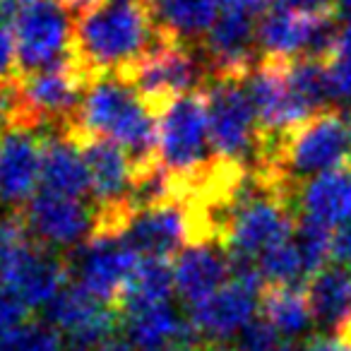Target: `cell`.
<instances>
[{
  "instance_id": "cell-35",
  "label": "cell",
  "mask_w": 351,
  "mask_h": 351,
  "mask_svg": "<svg viewBox=\"0 0 351 351\" xmlns=\"http://www.w3.org/2000/svg\"><path fill=\"white\" fill-rule=\"evenodd\" d=\"M335 12L341 22L351 25V0H335Z\"/></svg>"
},
{
  "instance_id": "cell-22",
  "label": "cell",
  "mask_w": 351,
  "mask_h": 351,
  "mask_svg": "<svg viewBox=\"0 0 351 351\" xmlns=\"http://www.w3.org/2000/svg\"><path fill=\"white\" fill-rule=\"evenodd\" d=\"M263 317L282 337H296L313 322L306 289L267 287L263 293Z\"/></svg>"
},
{
  "instance_id": "cell-28",
  "label": "cell",
  "mask_w": 351,
  "mask_h": 351,
  "mask_svg": "<svg viewBox=\"0 0 351 351\" xmlns=\"http://www.w3.org/2000/svg\"><path fill=\"white\" fill-rule=\"evenodd\" d=\"M20 80V63H17V46L12 27L0 15V84H12Z\"/></svg>"
},
{
  "instance_id": "cell-34",
  "label": "cell",
  "mask_w": 351,
  "mask_h": 351,
  "mask_svg": "<svg viewBox=\"0 0 351 351\" xmlns=\"http://www.w3.org/2000/svg\"><path fill=\"white\" fill-rule=\"evenodd\" d=\"M94 351H132V341L125 339V337H108L106 341H101V344L94 346Z\"/></svg>"
},
{
  "instance_id": "cell-33",
  "label": "cell",
  "mask_w": 351,
  "mask_h": 351,
  "mask_svg": "<svg viewBox=\"0 0 351 351\" xmlns=\"http://www.w3.org/2000/svg\"><path fill=\"white\" fill-rule=\"evenodd\" d=\"M306 351H351V341L339 335H315L306 341Z\"/></svg>"
},
{
  "instance_id": "cell-14",
  "label": "cell",
  "mask_w": 351,
  "mask_h": 351,
  "mask_svg": "<svg viewBox=\"0 0 351 351\" xmlns=\"http://www.w3.org/2000/svg\"><path fill=\"white\" fill-rule=\"evenodd\" d=\"M82 149L92 178L94 210H135L132 207V186H135V161L121 145L104 137L73 140Z\"/></svg>"
},
{
  "instance_id": "cell-6",
  "label": "cell",
  "mask_w": 351,
  "mask_h": 351,
  "mask_svg": "<svg viewBox=\"0 0 351 351\" xmlns=\"http://www.w3.org/2000/svg\"><path fill=\"white\" fill-rule=\"evenodd\" d=\"M231 258V277L219 291L191 306V322L205 339L224 341L226 337L243 332L255 320V311L263 298L265 279L258 260Z\"/></svg>"
},
{
  "instance_id": "cell-1",
  "label": "cell",
  "mask_w": 351,
  "mask_h": 351,
  "mask_svg": "<svg viewBox=\"0 0 351 351\" xmlns=\"http://www.w3.org/2000/svg\"><path fill=\"white\" fill-rule=\"evenodd\" d=\"M164 41L149 0H101L75 15L73 60L92 82L125 75Z\"/></svg>"
},
{
  "instance_id": "cell-19",
  "label": "cell",
  "mask_w": 351,
  "mask_h": 351,
  "mask_svg": "<svg viewBox=\"0 0 351 351\" xmlns=\"http://www.w3.org/2000/svg\"><path fill=\"white\" fill-rule=\"evenodd\" d=\"M156 27L166 39L200 46L217 22V0H149Z\"/></svg>"
},
{
  "instance_id": "cell-8",
  "label": "cell",
  "mask_w": 351,
  "mask_h": 351,
  "mask_svg": "<svg viewBox=\"0 0 351 351\" xmlns=\"http://www.w3.org/2000/svg\"><path fill=\"white\" fill-rule=\"evenodd\" d=\"M70 263L80 277V287L106 306L121 308L140 260L123 236H92L80 245L77 255H70Z\"/></svg>"
},
{
  "instance_id": "cell-10",
  "label": "cell",
  "mask_w": 351,
  "mask_h": 351,
  "mask_svg": "<svg viewBox=\"0 0 351 351\" xmlns=\"http://www.w3.org/2000/svg\"><path fill=\"white\" fill-rule=\"evenodd\" d=\"M20 210L25 212L34 239L46 248L65 250L92 239L94 205L87 207L82 200L41 191Z\"/></svg>"
},
{
  "instance_id": "cell-25",
  "label": "cell",
  "mask_w": 351,
  "mask_h": 351,
  "mask_svg": "<svg viewBox=\"0 0 351 351\" xmlns=\"http://www.w3.org/2000/svg\"><path fill=\"white\" fill-rule=\"evenodd\" d=\"M327 80H330L332 99L351 101V25H346L339 34L332 56L325 60Z\"/></svg>"
},
{
  "instance_id": "cell-7",
  "label": "cell",
  "mask_w": 351,
  "mask_h": 351,
  "mask_svg": "<svg viewBox=\"0 0 351 351\" xmlns=\"http://www.w3.org/2000/svg\"><path fill=\"white\" fill-rule=\"evenodd\" d=\"M159 159L176 176H193L215 161L205 92L181 97L159 116Z\"/></svg>"
},
{
  "instance_id": "cell-17",
  "label": "cell",
  "mask_w": 351,
  "mask_h": 351,
  "mask_svg": "<svg viewBox=\"0 0 351 351\" xmlns=\"http://www.w3.org/2000/svg\"><path fill=\"white\" fill-rule=\"evenodd\" d=\"M231 277V258L219 243H195L178 253L173 265L176 291L191 306L219 291Z\"/></svg>"
},
{
  "instance_id": "cell-23",
  "label": "cell",
  "mask_w": 351,
  "mask_h": 351,
  "mask_svg": "<svg viewBox=\"0 0 351 351\" xmlns=\"http://www.w3.org/2000/svg\"><path fill=\"white\" fill-rule=\"evenodd\" d=\"M258 267L267 287L301 289L303 282L308 284L306 265H303V258H301V253H298V245L293 243V239L284 241V243L274 245V248L267 250L265 255H260Z\"/></svg>"
},
{
  "instance_id": "cell-29",
  "label": "cell",
  "mask_w": 351,
  "mask_h": 351,
  "mask_svg": "<svg viewBox=\"0 0 351 351\" xmlns=\"http://www.w3.org/2000/svg\"><path fill=\"white\" fill-rule=\"evenodd\" d=\"M20 351H60V335L53 325L32 322L20 335Z\"/></svg>"
},
{
  "instance_id": "cell-24",
  "label": "cell",
  "mask_w": 351,
  "mask_h": 351,
  "mask_svg": "<svg viewBox=\"0 0 351 351\" xmlns=\"http://www.w3.org/2000/svg\"><path fill=\"white\" fill-rule=\"evenodd\" d=\"M332 229L315 224L311 219L298 217L296 231H293V243L298 245V253L306 265L308 279L315 277L320 269H325L332 260Z\"/></svg>"
},
{
  "instance_id": "cell-39",
  "label": "cell",
  "mask_w": 351,
  "mask_h": 351,
  "mask_svg": "<svg viewBox=\"0 0 351 351\" xmlns=\"http://www.w3.org/2000/svg\"><path fill=\"white\" fill-rule=\"evenodd\" d=\"M70 351H84L82 346H75V349H70Z\"/></svg>"
},
{
  "instance_id": "cell-15",
  "label": "cell",
  "mask_w": 351,
  "mask_h": 351,
  "mask_svg": "<svg viewBox=\"0 0 351 351\" xmlns=\"http://www.w3.org/2000/svg\"><path fill=\"white\" fill-rule=\"evenodd\" d=\"M49 132L10 128L0 135V200L17 210L36 195Z\"/></svg>"
},
{
  "instance_id": "cell-30",
  "label": "cell",
  "mask_w": 351,
  "mask_h": 351,
  "mask_svg": "<svg viewBox=\"0 0 351 351\" xmlns=\"http://www.w3.org/2000/svg\"><path fill=\"white\" fill-rule=\"evenodd\" d=\"M332 260L335 265L351 269V224L339 226L332 236Z\"/></svg>"
},
{
  "instance_id": "cell-36",
  "label": "cell",
  "mask_w": 351,
  "mask_h": 351,
  "mask_svg": "<svg viewBox=\"0 0 351 351\" xmlns=\"http://www.w3.org/2000/svg\"><path fill=\"white\" fill-rule=\"evenodd\" d=\"M70 8H73V12L75 15H80V12H84V10H89V8H94L97 3H101V0H65Z\"/></svg>"
},
{
  "instance_id": "cell-5",
  "label": "cell",
  "mask_w": 351,
  "mask_h": 351,
  "mask_svg": "<svg viewBox=\"0 0 351 351\" xmlns=\"http://www.w3.org/2000/svg\"><path fill=\"white\" fill-rule=\"evenodd\" d=\"M73 15L65 0H17L10 27L20 75L56 68L73 56Z\"/></svg>"
},
{
  "instance_id": "cell-37",
  "label": "cell",
  "mask_w": 351,
  "mask_h": 351,
  "mask_svg": "<svg viewBox=\"0 0 351 351\" xmlns=\"http://www.w3.org/2000/svg\"><path fill=\"white\" fill-rule=\"evenodd\" d=\"M277 351H306V349H301V346H296V344H282Z\"/></svg>"
},
{
  "instance_id": "cell-16",
  "label": "cell",
  "mask_w": 351,
  "mask_h": 351,
  "mask_svg": "<svg viewBox=\"0 0 351 351\" xmlns=\"http://www.w3.org/2000/svg\"><path fill=\"white\" fill-rule=\"evenodd\" d=\"M296 215L327 229L351 224V159L296 188Z\"/></svg>"
},
{
  "instance_id": "cell-26",
  "label": "cell",
  "mask_w": 351,
  "mask_h": 351,
  "mask_svg": "<svg viewBox=\"0 0 351 351\" xmlns=\"http://www.w3.org/2000/svg\"><path fill=\"white\" fill-rule=\"evenodd\" d=\"M32 325V308L20 293L0 287V337Z\"/></svg>"
},
{
  "instance_id": "cell-32",
  "label": "cell",
  "mask_w": 351,
  "mask_h": 351,
  "mask_svg": "<svg viewBox=\"0 0 351 351\" xmlns=\"http://www.w3.org/2000/svg\"><path fill=\"white\" fill-rule=\"evenodd\" d=\"M274 10H301V12H320L335 8V0H267Z\"/></svg>"
},
{
  "instance_id": "cell-18",
  "label": "cell",
  "mask_w": 351,
  "mask_h": 351,
  "mask_svg": "<svg viewBox=\"0 0 351 351\" xmlns=\"http://www.w3.org/2000/svg\"><path fill=\"white\" fill-rule=\"evenodd\" d=\"M41 183L44 191L65 197H80L92 193V178L84 154L68 135L49 132L44 142V159H41Z\"/></svg>"
},
{
  "instance_id": "cell-3",
  "label": "cell",
  "mask_w": 351,
  "mask_h": 351,
  "mask_svg": "<svg viewBox=\"0 0 351 351\" xmlns=\"http://www.w3.org/2000/svg\"><path fill=\"white\" fill-rule=\"evenodd\" d=\"M202 92L207 97L215 156L253 169L260 149V125L245 77H210Z\"/></svg>"
},
{
  "instance_id": "cell-2",
  "label": "cell",
  "mask_w": 351,
  "mask_h": 351,
  "mask_svg": "<svg viewBox=\"0 0 351 351\" xmlns=\"http://www.w3.org/2000/svg\"><path fill=\"white\" fill-rule=\"evenodd\" d=\"M159 116L128 80L101 75L92 80L75 118L63 128L70 140L104 137L121 145L135 161V173L159 161Z\"/></svg>"
},
{
  "instance_id": "cell-20",
  "label": "cell",
  "mask_w": 351,
  "mask_h": 351,
  "mask_svg": "<svg viewBox=\"0 0 351 351\" xmlns=\"http://www.w3.org/2000/svg\"><path fill=\"white\" fill-rule=\"evenodd\" d=\"M306 293L313 320L320 325L337 330L351 317V274L341 265L330 263L308 279Z\"/></svg>"
},
{
  "instance_id": "cell-12",
  "label": "cell",
  "mask_w": 351,
  "mask_h": 351,
  "mask_svg": "<svg viewBox=\"0 0 351 351\" xmlns=\"http://www.w3.org/2000/svg\"><path fill=\"white\" fill-rule=\"evenodd\" d=\"M210 77H248L258 63L255 15L224 10L200 44Z\"/></svg>"
},
{
  "instance_id": "cell-38",
  "label": "cell",
  "mask_w": 351,
  "mask_h": 351,
  "mask_svg": "<svg viewBox=\"0 0 351 351\" xmlns=\"http://www.w3.org/2000/svg\"><path fill=\"white\" fill-rule=\"evenodd\" d=\"M152 351H178V349H173V346H166V349H152Z\"/></svg>"
},
{
  "instance_id": "cell-11",
  "label": "cell",
  "mask_w": 351,
  "mask_h": 351,
  "mask_svg": "<svg viewBox=\"0 0 351 351\" xmlns=\"http://www.w3.org/2000/svg\"><path fill=\"white\" fill-rule=\"evenodd\" d=\"M46 317L56 330L65 332L75 346H97L123 327V311L101 303L80 284H68L46 306Z\"/></svg>"
},
{
  "instance_id": "cell-9",
  "label": "cell",
  "mask_w": 351,
  "mask_h": 351,
  "mask_svg": "<svg viewBox=\"0 0 351 351\" xmlns=\"http://www.w3.org/2000/svg\"><path fill=\"white\" fill-rule=\"evenodd\" d=\"M245 87L258 116L260 132L279 135L315 116L313 108L293 92L287 75V58L260 56L255 68L245 77Z\"/></svg>"
},
{
  "instance_id": "cell-31",
  "label": "cell",
  "mask_w": 351,
  "mask_h": 351,
  "mask_svg": "<svg viewBox=\"0 0 351 351\" xmlns=\"http://www.w3.org/2000/svg\"><path fill=\"white\" fill-rule=\"evenodd\" d=\"M15 106H17L15 82L0 84V135L12 128V121H15Z\"/></svg>"
},
{
  "instance_id": "cell-21",
  "label": "cell",
  "mask_w": 351,
  "mask_h": 351,
  "mask_svg": "<svg viewBox=\"0 0 351 351\" xmlns=\"http://www.w3.org/2000/svg\"><path fill=\"white\" fill-rule=\"evenodd\" d=\"M176 289L173 267L164 258H142L128 282L125 296H123V317L132 313L147 311V308L171 303V291Z\"/></svg>"
},
{
  "instance_id": "cell-27",
  "label": "cell",
  "mask_w": 351,
  "mask_h": 351,
  "mask_svg": "<svg viewBox=\"0 0 351 351\" xmlns=\"http://www.w3.org/2000/svg\"><path fill=\"white\" fill-rule=\"evenodd\" d=\"M282 346V335L269 325L265 317L253 320L243 332H241L239 339V351H277Z\"/></svg>"
},
{
  "instance_id": "cell-4",
  "label": "cell",
  "mask_w": 351,
  "mask_h": 351,
  "mask_svg": "<svg viewBox=\"0 0 351 351\" xmlns=\"http://www.w3.org/2000/svg\"><path fill=\"white\" fill-rule=\"evenodd\" d=\"M118 77L128 80L147 106L161 116L181 97L200 92V84H207L210 80V70L205 58H200V46L166 39Z\"/></svg>"
},
{
  "instance_id": "cell-13",
  "label": "cell",
  "mask_w": 351,
  "mask_h": 351,
  "mask_svg": "<svg viewBox=\"0 0 351 351\" xmlns=\"http://www.w3.org/2000/svg\"><path fill=\"white\" fill-rule=\"evenodd\" d=\"M123 239L137 255L169 260L195 243L191 210L186 202H169L135 212Z\"/></svg>"
}]
</instances>
